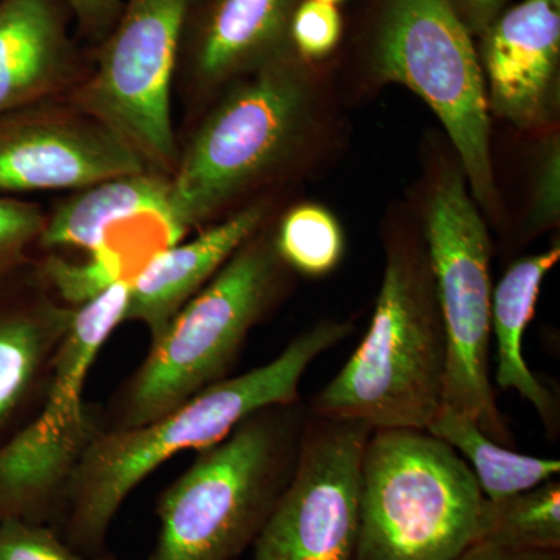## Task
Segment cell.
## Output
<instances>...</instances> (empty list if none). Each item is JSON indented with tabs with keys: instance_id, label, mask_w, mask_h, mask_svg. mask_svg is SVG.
<instances>
[{
	"instance_id": "6da1fadb",
	"label": "cell",
	"mask_w": 560,
	"mask_h": 560,
	"mask_svg": "<svg viewBox=\"0 0 560 560\" xmlns=\"http://www.w3.org/2000/svg\"><path fill=\"white\" fill-rule=\"evenodd\" d=\"M350 331V320H323L276 359L209 386L153 422L102 430L77 467L55 529L81 555L105 552L121 506L151 474L179 453L226 440L243 420L265 408L300 404L305 372Z\"/></svg>"
},
{
	"instance_id": "7a4b0ae2",
	"label": "cell",
	"mask_w": 560,
	"mask_h": 560,
	"mask_svg": "<svg viewBox=\"0 0 560 560\" xmlns=\"http://www.w3.org/2000/svg\"><path fill=\"white\" fill-rule=\"evenodd\" d=\"M315 86L293 47L221 91L179 145L172 175L176 241L285 171L311 136Z\"/></svg>"
},
{
	"instance_id": "3957f363",
	"label": "cell",
	"mask_w": 560,
	"mask_h": 560,
	"mask_svg": "<svg viewBox=\"0 0 560 560\" xmlns=\"http://www.w3.org/2000/svg\"><path fill=\"white\" fill-rule=\"evenodd\" d=\"M447 338L425 243L394 241L371 326L311 415L427 430L444 407Z\"/></svg>"
},
{
	"instance_id": "277c9868",
	"label": "cell",
	"mask_w": 560,
	"mask_h": 560,
	"mask_svg": "<svg viewBox=\"0 0 560 560\" xmlns=\"http://www.w3.org/2000/svg\"><path fill=\"white\" fill-rule=\"evenodd\" d=\"M287 271L275 230L261 228L151 341L102 408L103 430L145 425L231 377L250 330L282 296Z\"/></svg>"
},
{
	"instance_id": "5b68a950",
	"label": "cell",
	"mask_w": 560,
	"mask_h": 560,
	"mask_svg": "<svg viewBox=\"0 0 560 560\" xmlns=\"http://www.w3.org/2000/svg\"><path fill=\"white\" fill-rule=\"evenodd\" d=\"M307 410L265 408L197 458L161 493L149 560H237L254 541L294 464Z\"/></svg>"
},
{
	"instance_id": "8992f818",
	"label": "cell",
	"mask_w": 560,
	"mask_h": 560,
	"mask_svg": "<svg viewBox=\"0 0 560 560\" xmlns=\"http://www.w3.org/2000/svg\"><path fill=\"white\" fill-rule=\"evenodd\" d=\"M455 448L427 430H372L361 458L359 560H451L475 544L482 504Z\"/></svg>"
},
{
	"instance_id": "52a82bcc",
	"label": "cell",
	"mask_w": 560,
	"mask_h": 560,
	"mask_svg": "<svg viewBox=\"0 0 560 560\" xmlns=\"http://www.w3.org/2000/svg\"><path fill=\"white\" fill-rule=\"evenodd\" d=\"M372 73L404 84L444 125L464 178L486 208L495 200L485 77L451 0H377L368 44Z\"/></svg>"
},
{
	"instance_id": "ba28073f",
	"label": "cell",
	"mask_w": 560,
	"mask_h": 560,
	"mask_svg": "<svg viewBox=\"0 0 560 560\" xmlns=\"http://www.w3.org/2000/svg\"><path fill=\"white\" fill-rule=\"evenodd\" d=\"M467 187L464 175L448 173L431 190L423 213V237L447 338L444 407L467 416L486 436L508 447L514 440L490 382V238Z\"/></svg>"
},
{
	"instance_id": "9c48e42d",
	"label": "cell",
	"mask_w": 560,
	"mask_h": 560,
	"mask_svg": "<svg viewBox=\"0 0 560 560\" xmlns=\"http://www.w3.org/2000/svg\"><path fill=\"white\" fill-rule=\"evenodd\" d=\"M191 0H124L92 50L86 79L66 101L108 125L154 171L173 175L179 140L172 116L176 62Z\"/></svg>"
},
{
	"instance_id": "30bf717a",
	"label": "cell",
	"mask_w": 560,
	"mask_h": 560,
	"mask_svg": "<svg viewBox=\"0 0 560 560\" xmlns=\"http://www.w3.org/2000/svg\"><path fill=\"white\" fill-rule=\"evenodd\" d=\"M372 433L307 411L296 464L253 545V560H359L361 458Z\"/></svg>"
},
{
	"instance_id": "8fae6325",
	"label": "cell",
	"mask_w": 560,
	"mask_h": 560,
	"mask_svg": "<svg viewBox=\"0 0 560 560\" xmlns=\"http://www.w3.org/2000/svg\"><path fill=\"white\" fill-rule=\"evenodd\" d=\"M151 168L108 125L66 98L0 114V195L75 191Z\"/></svg>"
},
{
	"instance_id": "7c38bea8",
	"label": "cell",
	"mask_w": 560,
	"mask_h": 560,
	"mask_svg": "<svg viewBox=\"0 0 560 560\" xmlns=\"http://www.w3.org/2000/svg\"><path fill=\"white\" fill-rule=\"evenodd\" d=\"M300 2L191 0L175 73L183 101L205 105L290 49V22Z\"/></svg>"
},
{
	"instance_id": "4fadbf2b",
	"label": "cell",
	"mask_w": 560,
	"mask_h": 560,
	"mask_svg": "<svg viewBox=\"0 0 560 560\" xmlns=\"http://www.w3.org/2000/svg\"><path fill=\"white\" fill-rule=\"evenodd\" d=\"M481 38L489 110L525 130L547 124L559 102L560 0H523Z\"/></svg>"
},
{
	"instance_id": "5bb4252c",
	"label": "cell",
	"mask_w": 560,
	"mask_h": 560,
	"mask_svg": "<svg viewBox=\"0 0 560 560\" xmlns=\"http://www.w3.org/2000/svg\"><path fill=\"white\" fill-rule=\"evenodd\" d=\"M75 308L62 304L35 260L0 279V444L35 418Z\"/></svg>"
},
{
	"instance_id": "9a60e30c",
	"label": "cell",
	"mask_w": 560,
	"mask_h": 560,
	"mask_svg": "<svg viewBox=\"0 0 560 560\" xmlns=\"http://www.w3.org/2000/svg\"><path fill=\"white\" fill-rule=\"evenodd\" d=\"M72 22L66 0H0V114L62 98L86 79L92 55Z\"/></svg>"
},
{
	"instance_id": "2e32d148",
	"label": "cell",
	"mask_w": 560,
	"mask_h": 560,
	"mask_svg": "<svg viewBox=\"0 0 560 560\" xmlns=\"http://www.w3.org/2000/svg\"><path fill=\"white\" fill-rule=\"evenodd\" d=\"M270 202H249L200 234L161 250L131 280L125 323H139L156 340L180 308L267 223Z\"/></svg>"
},
{
	"instance_id": "e0dca14e",
	"label": "cell",
	"mask_w": 560,
	"mask_h": 560,
	"mask_svg": "<svg viewBox=\"0 0 560 560\" xmlns=\"http://www.w3.org/2000/svg\"><path fill=\"white\" fill-rule=\"evenodd\" d=\"M102 430V407L91 404L66 430H44L33 418L0 444V522L55 528L77 467Z\"/></svg>"
},
{
	"instance_id": "ac0fdd59",
	"label": "cell",
	"mask_w": 560,
	"mask_h": 560,
	"mask_svg": "<svg viewBox=\"0 0 560 560\" xmlns=\"http://www.w3.org/2000/svg\"><path fill=\"white\" fill-rule=\"evenodd\" d=\"M171 190V175L143 171L114 176L84 189L70 191L68 198L47 212L38 250L58 253L61 249H79L84 254L94 253L106 231L143 213L164 217L172 228Z\"/></svg>"
},
{
	"instance_id": "d6986e66",
	"label": "cell",
	"mask_w": 560,
	"mask_h": 560,
	"mask_svg": "<svg viewBox=\"0 0 560 560\" xmlns=\"http://www.w3.org/2000/svg\"><path fill=\"white\" fill-rule=\"evenodd\" d=\"M560 259V246L523 257L504 272L492 293V331L497 340L495 382L517 390L536 408L547 430L558 429L559 408L550 390L530 372L523 357V335L533 319L541 283Z\"/></svg>"
},
{
	"instance_id": "ffe728a7",
	"label": "cell",
	"mask_w": 560,
	"mask_h": 560,
	"mask_svg": "<svg viewBox=\"0 0 560 560\" xmlns=\"http://www.w3.org/2000/svg\"><path fill=\"white\" fill-rule=\"evenodd\" d=\"M131 282H117L101 296L75 308L54 360L49 389L35 416L44 430L62 431L79 422L91 404L83 400L92 364L114 330L124 324Z\"/></svg>"
},
{
	"instance_id": "44dd1931",
	"label": "cell",
	"mask_w": 560,
	"mask_h": 560,
	"mask_svg": "<svg viewBox=\"0 0 560 560\" xmlns=\"http://www.w3.org/2000/svg\"><path fill=\"white\" fill-rule=\"evenodd\" d=\"M427 431L447 442L469 464L482 497L500 500L555 480L560 460L511 451L490 440L467 416L442 407Z\"/></svg>"
},
{
	"instance_id": "7402d4cb",
	"label": "cell",
	"mask_w": 560,
	"mask_h": 560,
	"mask_svg": "<svg viewBox=\"0 0 560 560\" xmlns=\"http://www.w3.org/2000/svg\"><path fill=\"white\" fill-rule=\"evenodd\" d=\"M475 541L512 551H560V482H541L500 500L482 499Z\"/></svg>"
},
{
	"instance_id": "603a6c76",
	"label": "cell",
	"mask_w": 560,
	"mask_h": 560,
	"mask_svg": "<svg viewBox=\"0 0 560 560\" xmlns=\"http://www.w3.org/2000/svg\"><path fill=\"white\" fill-rule=\"evenodd\" d=\"M275 245L289 270L319 278L340 265L345 234L329 210L301 205L280 220L275 230Z\"/></svg>"
},
{
	"instance_id": "cb8c5ba5",
	"label": "cell",
	"mask_w": 560,
	"mask_h": 560,
	"mask_svg": "<svg viewBox=\"0 0 560 560\" xmlns=\"http://www.w3.org/2000/svg\"><path fill=\"white\" fill-rule=\"evenodd\" d=\"M46 221L38 202L0 195V279L35 260Z\"/></svg>"
},
{
	"instance_id": "d4e9b609",
	"label": "cell",
	"mask_w": 560,
	"mask_h": 560,
	"mask_svg": "<svg viewBox=\"0 0 560 560\" xmlns=\"http://www.w3.org/2000/svg\"><path fill=\"white\" fill-rule=\"evenodd\" d=\"M0 560H125L113 552L81 555L50 525L22 521L0 522Z\"/></svg>"
},
{
	"instance_id": "484cf974",
	"label": "cell",
	"mask_w": 560,
	"mask_h": 560,
	"mask_svg": "<svg viewBox=\"0 0 560 560\" xmlns=\"http://www.w3.org/2000/svg\"><path fill=\"white\" fill-rule=\"evenodd\" d=\"M342 18L337 5L301 0L290 22V44L305 61L323 60L342 38Z\"/></svg>"
},
{
	"instance_id": "4316f807",
	"label": "cell",
	"mask_w": 560,
	"mask_h": 560,
	"mask_svg": "<svg viewBox=\"0 0 560 560\" xmlns=\"http://www.w3.org/2000/svg\"><path fill=\"white\" fill-rule=\"evenodd\" d=\"M536 173L529 224L536 231H544L552 226L559 219L560 156L559 143L556 140L548 143L541 154Z\"/></svg>"
},
{
	"instance_id": "83f0119b",
	"label": "cell",
	"mask_w": 560,
	"mask_h": 560,
	"mask_svg": "<svg viewBox=\"0 0 560 560\" xmlns=\"http://www.w3.org/2000/svg\"><path fill=\"white\" fill-rule=\"evenodd\" d=\"M73 14L77 35L97 47L113 31L124 0H66Z\"/></svg>"
},
{
	"instance_id": "f1b7e54d",
	"label": "cell",
	"mask_w": 560,
	"mask_h": 560,
	"mask_svg": "<svg viewBox=\"0 0 560 560\" xmlns=\"http://www.w3.org/2000/svg\"><path fill=\"white\" fill-rule=\"evenodd\" d=\"M451 3L470 35L481 36L503 13L508 0H451Z\"/></svg>"
},
{
	"instance_id": "f546056e",
	"label": "cell",
	"mask_w": 560,
	"mask_h": 560,
	"mask_svg": "<svg viewBox=\"0 0 560 560\" xmlns=\"http://www.w3.org/2000/svg\"><path fill=\"white\" fill-rule=\"evenodd\" d=\"M451 560H560V551L523 552L493 547V545L475 541L467 550Z\"/></svg>"
},
{
	"instance_id": "4dcf8cb0",
	"label": "cell",
	"mask_w": 560,
	"mask_h": 560,
	"mask_svg": "<svg viewBox=\"0 0 560 560\" xmlns=\"http://www.w3.org/2000/svg\"><path fill=\"white\" fill-rule=\"evenodd\" d=\"M320 2L331 3V5H337V3L345 2V0H320Z\"/></svg>"
}]
</instances>
